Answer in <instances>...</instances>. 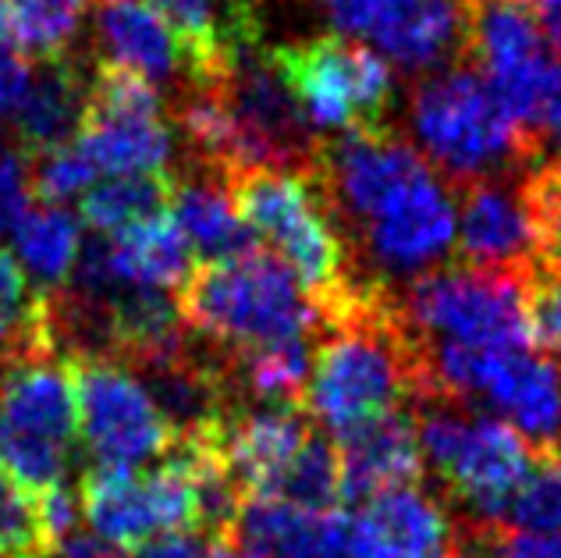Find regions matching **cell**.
I'll list each match as a JSON object with an SVG mask.
<instances>
[{
    "label": "cell",
    "mask_w": 561,
    "mask_h": 558,
    "mask_svg": "<svg viewBox=\"0 0 561 558\" xmlns=\"http://www.w3.org/2000/svg\"><path fill=\"white\" fill-rule=\"evenodd\" d=\"M302 413L334 437L402 409L420 395L423 338L409 328L391 292L370 282L320 324Z\"/></svg>",
    "instance_id": "cell-1"
},
{
    "label": "cell",
    "mask_w": 561,
    "mask_h": 558,
    "mask_svg": "<svg viewBox=\"0 0 561 558\" xmlns=\"http://www.w3.org/2000/svg\"><path fill=\"white\" fill-rule=\"evenodd\" d=\"M225 185L249 235L291 271L320 324L370 285L352 267L348 242L309 168H256L231 174Z\"/></svg>",
    "instance_id": "cell-2"
},
{
    "label": "cell",
    "mask_w": 561,
    "mask_h": 558,
    "mask_svg": "<svg viewBox=\"0 0 561 558\" xmlns=\"http://www.w3.org/2000/svg\"><path fill=\"white\" fill-rule=\"evenodd\" d=\"M179 314L185 328L231 349V356L320 331L317 306L263 246L192 267L188 282L179 288Z\"/></svg>",
    "instance_id": "cell-3"
},
{
    "label": "cell",
    "mask_w": 561,
    "mask_h": 558,
    "mask_svg": "<svg viewBox=\"0 0 561 558\" xmlns=\"http://www.w3.org/2000/svg\"><path fill=\"white\" fill-rule=\"evenodd\" d=\"M409 122L416 136L412 146L455 189L497 179L515 164H534L491 82L466 61L440 68L412 90Z\"/></svg>",
    "instance_id": "cell-4"
},
{
    "label": "cell",
    "mask_w": 561,
    "mask_h": 558,
    "mask_svg": "<svg viewBox=\"0 0 561 558\" xmlns=\"http://www.w3.org/2000/svg\"><path fill=\"white\" fill-rule=\"evenodd\" d=\"M534 285L537 274L529 271H486L455 263L412 277L405 299H398V310L426 342L540 352Z\"/></svg>",
    "instance_id": "cell-5"
},
{
    "label": "cell",
    "mask_w": 561,
    "mask_h": 558,
    "mask_svg": "<svg viewBox=\"0 0 561 558\" xmlns=\"http://www.w3.org/2000/svg\"><path fill=\"white\" fill-rule=\"evenodd\" d=\"M416 437L423 463L448 483L483 531L505 520L515 491L523 488L537 448L497 417H472L459 402H420Z\"/></svg>",
    "instance_id": "cell-6"
},
{
    "label": "cell",
    "mask_w": 561,
    "mask_h": 558,
    "mask_svg": "<svg viewBox=\"0 0 561 558\" xmlns=\"http://www.w3.org/2000/svg\"><path fill=\"white\" fill-rule=\"evenodd\" d=\"M79 437L71 360L36 352L8 363L0 377V469L25 494L65 483Z\"/></svg>",
    "instance_id": "cell-7"
},
{
    "label": "cell",
    "mask_w": 561,
    "mask_h": 558,
    "mask_svg": "<svg viewBox=\"0 0 561 558\" xmlns=\"http://www.w3.org/2000/svg\"><path fill=\"white\" fill-rule=\"evenodd\" d=\"M79 505L90 531L117 551H136L164 534L203 531L196 445L192 437H179L164 463L150 474L114 466L85 469Z\"/></svg>",
    "instance_id": "cell-8"
},
{
    "label": "cell",
    "mask_w": 561,
    "mask_h": 558,
    "mask_svg": "<svg viewBox=\"0 0 561 558\" xmlns=\"http://www.w3.org/2000/svg\"><path fill=\"white\" fill-rule=\"evenodd\" d=\"M271 61L317 132L356 136L388 128L394 71L377 50L345 36H317L274 47Z\"/></svg>",
    "instance_id": "cell-9"
},
{
    "label": "cell",
    "mask_w": 561,
    "mask_h": 558,
    "mask_svg": "<svg viewBox=\"0 0 561 558\" xmlns=\"http://www.w3.org/2000/svg\"><path fill=\"white\" fill-rule=\"evenodd\" d=\"M79 406V434L93 455V466L139 469L164 455L179 442L164 409L146 388V380L107 352L71 360Z\"/></svg>",
    "instance_id": "cell-10"
},
{
    "label": "cell",
    "mask_w": 561,
    "mask_h": 558,
    "mask_svg": "<svg viewBox=\"0 0 561 558\" xmlns=\"http://www.w3.org/2000/svg\"><path fill=\"white\" fill-rule=\"evenodd\" d=\"M345 39H366L398 68H448L466 54L462 0H320Z\"/></svg>",
    "instance_id": "cell-11"
},
{
    "label": "cell",
    "mask_w": 561,
    "mask_h": 558,
    "mask_svg": "<svg viewBox=\"0 0 561 558\" xmlns=\"http://www.w3.org/2000/svg\"><path fill=\"white\" fill-rule=\"evenodd\" d=\"M363 253L383 274H426L455 246V203L437 171L426 168L356 228Z\"/></svg>",
    "instance_id": "cell-12"
},
{
    "label": "cell",
    "mask_w": 561,
    "mask_h": 558,
    "mask_svg": "<svg viewBox=\"0 0 561 558\" xmlns=\"http://www.w3.org/2000/svg\"><path fill=\"white\" fill-rule=\"evenodd\" d=\"M210 434L231 483L239 488L242 502H249V498H267L274 491L280 474L317 431L299 406H260L234 409L214 423Z\"/></svg>",
    "instance_id": "cell-13"
},
{
    "label": "cell",
    "mask_w": 561,
    "mask_h": 558,
    "mask_svg": "<svg viewBox=\"0 0 561 558\" xmlns=\"http://www.w3.org/2000/svg\"><path fill=\"white\" fill-rule=\"evenodd\" d=\"M455 548L459 526L448 509L420 483H409L363 502L348 523L345 558H451Z\"/></svg>",
    "instance_id": "cell-14"
},
{
    "label": "cell",
    "mask_w": 561,
    "mask_h": 558,
    "mask_svg": "<svg viewBox=\"0 0 561 558\" xmlns=\"http://www.w3.org/2000/svg\"><path fill=\"white\" fill-rule=\"evenodd\" d=\"M334 463L342 502H370L383 491L420 483L426 463L416 437V417L409 409H394L337 434Z\"/></svg>",
    "instance_id": "cell-15"
},
{
    "label": "cell",
    "mask_w": 561,
    "mask_h": 558,
    "mask_svg": "<svg viewBox=\"0 0 561 558\" xmlns=\"http://www.w3.org/2000/svg\"><path fill=\"white\" fill-rule=\"evenodd\" d=\"M455 249L466 267L537 274L534 228H529L519 185L512 189L497 179L459 185Z\"/></svg>",
    "instance_id": "cell-16"
},
{
    "label": "cell",
    "mask_w": 561,
    "mask_h": 558,
    "mask_svg": "<svg viewBox=\"0 0 561 558\" xmlns=\"http://www.w3.org/2000/svg\"><path fill=\"white\" fill-rule=\"evenodd\" d=\"M231 537L253 558H345L348 520L342 509H295L274 498H249Z\"/></svg>",
    "instance_id": "cell-17"
},
{
    "label": "cell",
    "mask_w": 561,
    "mask_h": 558,
    "mask_svg": "<svg viewBox=\"0 0 561 558\" xmlns=\"http://www.w3.org/2000/svg\"><path fill=\"white\" fill-rule=\"evenodd\" d=\"M85 93H90V79L71 57L39 61L22 107L11 117L19 153L25 160H39L76 139L85 114Z\"/></svg>",
    "instance_id": "cell-18"
},
{
    "label": "cell",
    "mask_w": 561,
    "mask_h": 558,
    "mask_svg": "<svg viewBox=\"0 0 561 558\" xmlns=\"http://www.w3.org/2000/svg\"><path fill=\"white\" fill-rule=\"evenodd\" d=\"M93 8L100 47L107 54L103 61L136 71L153 86L179 76V43L153 0H93Z\"/></svg>",
    "instance_id": "cell-19"
},
{
    "label": "cell",
    "mask_w": 561,
    "mask_h": 558,
    "mask_svg": "<svg viewBox=\"0 0 561 558\" xmlns=\"http://www.w3.org/2000/svg\"><path fill=\"white\" fill-rule=\"evenodd\" d=\"M100 242H103L107 271L117 285L174 292L192 274V253L179 225H174L171 210L146 217L139 225H128L125 231L107 235Z\"/></svg>",
    "instance_id": "cell-20"
},
{
    "label": "cell",
    "mask_w": 561,
    "mask_h": 558,
    "mask_svg": "<svg viewBox=\"0 0 561 558\" xmlns=\"http://www.w3.org/2000/svg\"><path fill=\"white\" fill-rule=\"evenodd\" d=\"M96 174H164L171 160V128L164 114H82L71 139Z\"/></svg>",
    "instance_id": "cell-21"
},
{
    "label": "cell",
    "mask_w": 561,
    "mask_h": 558,
    "mask_svg": "<svg viewBox=\"0 0 561 558\" xmlns=\"http://www.w3.org/2000/svg\"><path fill=\"white\" fill-rule=\"evenodd\" d=\"M168 210L179 225L188 253L199 263H220L260 246L234 210L228 185L217 174L206 179H174Z\"/></svg>",
    "instance_id": "cell-22"
},
{
    "label": "cell",
    "mask_w": 561,
    "mask_h": 558,
    "mask_svg": "<svg viewBox=\"0 0 561 558\" xmlns=\"http://www.w3.org/2000/svg\"><path fill=\"white\" fill-rule=\"evenodd\" d=\"M11 235L25 274H33L47 296L50 288L61 292L82 257L79 217L65 207H54V203H28Z\"/></svg>",
    "instance_id": "cell-23"
},
{
    "label": "cell",
    "mask_w": 561,
    "mask_h": 558,
    "mask_svg": "<svg viewBox=\"0 0 561 558\" xmlns=\"http://www.w3.org/2000/svg\"><path fill=\"white\" fill-rule=\"evenodd\" d=\"M234 391H245L260 406H299L313 371V345L309 338H288L260 349L234 352L225 363Z\"/></svg>",
    "instance_id": "cell-24"
},
{
    "label": "cell",
    "mask_w": 561,
    "mask_h": 558,
    "mask_svg": "<svg viewBox=\"0 0 561 558\" xmlns=\"http://www.w3.org/2000/svg\"><path fill=\"white\" fill-rule=\"evenodd\" d=\"M85 19V0H0V43L28 61L68 57Z\"/></svg>",
    "instance_id": "cell-25"
},
{
    "label": "cell",
    "mask_w": 561,
    "mask_h": 558,
    "mask_svg": "<svg viewBox=\"0 0 561 558\" xmlns=\"http://www.w3.org/2000/svg\"><path fill=\"white\" fill-rule=\"evenodd\" d=\"M174 174H117L107 182H93L82 193V221L96 235H117L128 225H139L146 217L164 214L171 203Z\"/></svg>",
    "instance_id": "cell-26"
},
{
    "label": "cell",
    "mask_w": 561,
    "mask_h": 558,
    "mask_svg": "<svg viewBox=\"0 0 561 558\" xmlns=\"http://www.w3.org/2000/svg\"><path fill=\"white\" fill-rule=\"evenodd\" d=\"M519 193L534 228L537 277L561 274V157H543L523 174Z\"/></svg>",
    "instance_id": "cell-27"
},
{
    "label": "cell",
    "mask_w": 561,
    "mask_h": 558,
    "mask_svg": "<svg viewBox=\"0 0 561 558\" xmlns=\"http://www.w3.org/2000/svg\"><path fill=\"white\" fill-rule=\"evenodd\" d=\"M501 526L526 534H561V448L537 452Z\"/></svg>",
    "instance_id": "cell-28"
},
{
    "label": "cell",
    "mask_w": 561,
    "mask_h": 558,
    "mask_svg": "<svg viewBox=\"0 0 561 558\" xmlns=\"http://www.w3.org/2000/svg\"><path fill=\"white\" fill-rule=\"evenodd\" d=\"M0 317H8L11 324H19L39 342H61L54 328L50 296L43 288H33L19 257L8 253V249H0Z\"/></svg>",
    "instance_id": "cell-29"
},
{
    "label": "cell",
    "mask_w": 561,
    "mask_h": 558,
    "mask_svg": "<svg viewBox=\"0 0 561 558\" xmlns=\"http://www.w3.org/2000/svg\"><path fill=\"white\" fill-rule=\"evenodd\" d=\"M25 164H28V193L36 196V203H54V207H65L68 200L82 196L96 182V168L85 160V153L76 143H68L39 160H25Z\"/></svg>",
    "instance_id": "cell-30"
},
{
    "label": "cell",
    "mask_w": 561,
    "mask_h": 558,
    "mask_svg": "<svg viewBox=\"0 0 561 558\" xmlns=\"http://www.w3.org/2000/svg\"><path fill=\"white\" fill-rule=\"evenodd\" d=\"M0 558H47L33 494L0 469Z\"/></svg>",
    "instance_id": "cell-31"
},
{
    "label": "cell",
    "mask_w": 561,
    "mask_h": 558,
    "mask_svg": "<svg viewBox=\"0 0 561 558\" xmlns=\"http://www.w3.org/2000/svg\"><path fill=\"white\" fill-rule=\"evenodd\" d=\"M28 203H33V193H28L25 157L19 150L0 153V235L19 225V217L25 214Z\"/></svg>",
    "instance_id": "cell-32"
},
{
    "label": "cell",
    "mask_w": 561,
    "mask_h": 558,
    "mask_svg": "<svg viewBox=\"0 0 561 558\" xmlns=\"http://www.w3.org/2000/svg\"><path fill=\"white\" fill-rule=\"evenodd\" d=\"M483 534L491 558H561V534H526L508 531V526H494Z\"/></svg>",
    "instance_id": "cell-33"
},
{
    "label": "cell",
    "mask_w": 561,
    "mask_h": 558,
    "mask_svg": "<svg viewBox=\"0 0 561 558\" xmlns=\"http://www.w3.org/2000/svg\"><path fill=\"white\" fill-rule=\"evenodd\" d=\"M534 324H537V349H548L561 360V274L537 277Z\"/></svg>",
    "instance_id": "cell-34"
},
{
    "label": "cell",
    "mask_w": 561,
    "mask_h": 558,
    "mask_svg": "<svg viewBox=\"0 0 561 558\" xmlns=\"http://www.w3.org/2000/svg\"><path fill=\"white\" fill-rule=\"evenodd\" d=\"M33 76H36V61H28L22 50L0 43V117L4 122H11L14 111L22 107L28 86H33Z\"/></svg>",
    "instance_id": "cell-35"
},
{
    "label": "cell",
    "mask_w": 561,
    "mask_h": 558,
    "mask_svg": "<svg viewBox=\"0 0 561 558\" xmlns=\"http://www.w3.org/2000/svg\"><path fill=\"white\" fill-rule=\"evenodd\" d=\"M128 558H199V545L192 534H164L146 540L142 548H136Z\"/></svg>",
    "instance_id": "cell-36"
},
{
    "label": "cell",
    "mask_w": 561,
    "mask_h": 558,
    "mask_svg": "<svg viewBox=\"0 0 561 558\" xmlns=\"http://www.w3.org/2000/svg\"><path fill=\"white\" fill-rule=\"evenodd\" d=\"M529 4H534L543 43L561 57V0H529Z\"/></svg>",
    "instance_id": "cell-37"
},
{
    "label": "cell",
    "mask_w": 561,
    "mask_h": 558,
    "mask_svg": "<svg viewBox=\"0 0 561 558\" xmlns=\"http://www.w3.org/2000/svg\"><path fill=\"white\" fill-rule=\"evenodd\" d=\"M199 558H253V555H249L231 534H220V537H214L210 545L199 551Z\"/></svg>",
    "instance_id": "cell-38"
},
{
    "label": "cell",
    "mask_w": 561,
    "mask_h": 558,
    "mask_svg": "<svg viewBox=\"0 0 561 558\" xmlns=\"http://www.w3.org/2000/svg\"><path fill=\"white\" fill-rule=\"evenodd\" d=\"M451 558H491V548H486V534L480 526H472V534L466 540H459V548L451 551Z\"/></svg>",
    "instance_id": "cell-39"
},
{
    "label": "cell",
    "mask_w": 561,
    "mask_h": 558,
    "mask_svg": "<svg viewBox=\"0 0 561 558\" xmlns=\"http://www.w3.org/2000/svg\"><path fill=\"white\" fill-rule=\"evenodd\" d=\"M225 4H228L234 14H242V19H256V8L263 4V0H225Z\"/></svg>",
    "instance_id": "cell-40"
}]
</instances>
